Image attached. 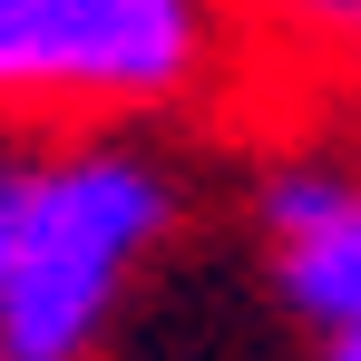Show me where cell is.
<instances>
[{"mask_svg":"<svg viewBox=\"0 0 361 361\" xmlns=\"http://www.w3.org/2000/svg\"><path fill=\"white\" fill-rule=\"evenodd\" d=\"M264 10L312 30V39H332V49H361V0H264Z\"/></svg>","mask_w":361,"mask_h":361,"instance_id":"obj_4","label":"cell"},{"mask_svg":"<svg viewBox=\"0 0 361 361\" xmlns=\"http://www.w3.org/2000/svg\"><path fill=\"white\" fill-rule=\"evenodd\" d=\"M215 0H0V118H127L215 68Z\"/></svg>","mask_w":361,"mask_h":361,"instance_id":"obj_2","label":"cell"},{"mask_svg":"<svg viewBox=\"0 0 361 361\" xmlns=\"http://www.w3.org/2000/svg\"><path fill=\"white\" fill-rule=\"evenodd\" d=\"M10 176H20V157H0V254H10Z\"/></svg>","mask_w":361,"mask_h":361,"instance_id":"obj_5","label":"cell"},{"mask_svg":"<svg viewBox=\"0 0 361 361\" xmlns=\"http://www.w3.org/2000/svg\"><path fill=\"white\" fill-rule=\"evenodd\" d=\"M312 361H361V332H332V342H322Z\"/></svg>","mask_w":361,"mask_h":361,"instance_id":"obj_6","label":"cell"},{"mask_svg":"<svg viewBox=\"0 0 361 361\" xmlns=\"http://www.w3.org/2000/svg\"><path fill=\"white\" fill-rule=\"evenodd\" d=\"M254 225L274 254V283L302 322L332 342L361 332V166L332 157H293L254 185Z\"/></svg>","mask_w":361,"mask_h":361,"instance_id":"obj_3","label":"cell"},{"mask_svg":"<svg viewBox=\"0 0 361 361\" xmlns=\"http://www.w3.org/2000/svg\"><path fill=\"white\" fill-rule=\"evenodd\" d=\"M166 235H176V176L147 147L78 137L20 157L0 254V361H98Z\"/></svg>","mask_w":361,"mask_h":361,"instance_id":"obj_1","label":"cell"}]
</instances>
